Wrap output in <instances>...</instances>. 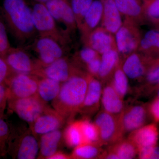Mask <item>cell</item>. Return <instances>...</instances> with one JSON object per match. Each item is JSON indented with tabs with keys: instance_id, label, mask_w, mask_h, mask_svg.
Segmentation results:
<instances>
[{
	"instance_id": "d6a6232c",
	"label": "cell",
	"mask_w": 159,
	"mask_h": 159,
	"mask_svg": "<svg viewBox=\"0 0 159 159\" xmlns=\"http://www.w3.org/2000/svg\"><path fill=\"white\" fill-rule=\"evenodd\" d=\"M100 55H101L93 49L85 46L75 54L73 61L80 68L82 69V67L84 66L85 69L86 66L89 62Z\"/></svg>"
},
{
	"instance_id": "60d3db41",
	"label": "cell",
	"mask_w": 159,
	"mask_h": 159,
	"mask_svg": "<svg viewBox=\"0 0 159 159\" xmlns=\"http://www.w3.org/2000/svg\"><path fill=\"white\" fill-rule=\"evenodd\" d=\"M148 111L152 118L156 122H159V98L157 97L151 103Z\"/></svg>"
},
{
	"instance_id": "ee69618b",
	"label": "cell",
	"mask_w": 159,
	"mask_h": 159,
	"mask_svg": "<svg viewBox=\"0 0 159 159\" xmlns=\"http://www.w3.org/2000/svg\"><path fill=\"white\" fill-rule=\"evenodd\" d=\"M37 2L43 3L45 4L47 2H48L49 0H35Z\"/></svg>"
},
{
	"instance_id": "74e56055",
	"label": "cell",
	"mask_w": 159,
	"mask_h": 159,
	"mask_svg": "<svg viewBox=\"0 0 159 159\" xmlns=\"http://www.w3.org/2000/svg\"><path fill=\"white\" fill-rule=\"evenodd\" d=\"M16 73L12 70L6 61L0 57V84H6L8 80Z\"/></svg>"
},
{
	"instance_id": "277c9868",
	"label": "cell",
	"mask_w": 159,
	"mask_h": 159,
	"mask_svg": "<svg viewBox=\"0 0 159 159\" xmlns=\"http://www.w3.org/2000/svg\"><path fill=\"white\" fill-rule=\"evenodd\" d=\"M115 34L117 49L121 60L138 51L142 36L136 23L125 18Z\"/></svg>"
},
{
	"instance_id": "1f68e13d",
	"label": "cell",
	"mask_w": 159,
	"mask_h": 159,
	"mask_svg": "<svg viewBox=\"0 0 159 159\" xmlns=\"http://www.w3.org/2000/svg\"><path fill=\"white\" fill-rule=\"evenodd\" d=\"M74 17L79 29L88 10L94 0H69Z\"/></svg>"
},
{
	"instance_id": "4dcf8cb0",
	"label": "cell",
	"mask_w": 159,
	"mask_h": 159,
	"mask_svg": "<svg viewBox=\"0 0 159 159\" xmlns=\"http://www.w3.org/2000/svg\"><path fill=\"white\" fill-rule=\"evenodd\" d=\"M84 143H96L101 145L99 131L94 122H91L88 118L79 120Z\"/></svg>"
},
{
	"instance_id": "3957f363",
	"label": "cell",
	"mask_w": 159,
	"mask_h": 159,
	"mask_svg": "<svg viewBox=\"0 0 159 159\" xmlns=\"http://www.w3.org/2000/svg\"><path fill=\"white\" fill-rule=\"evenodd\" d=\"M39 152V142L31 129L11 126L7 154L13 159H34Z\"/></svg>"
},
{
	"instance_id": "d4e9b609",
	"label": "cell",
	"mask_w": 159,
	"mask_h": 159,
	"mask_svg": "<svg viewBox=\"0 0 159 159\" xmlns=\"http://www.w3.org/2000/svg\"><path fill=\"white\" fill-rule=\"evenodd\" d=\"M62 83L47 77H40L37 95L46 104L52 102L59 94Z\"/></svg>"
},
{
	"instance_id": "4fadbf2b",
	"label": "cell",
	"mask_w": 159,
	"mask_h": 159,
	"mask_svg": "<svg viewBox=\"0 0 159 159\" xmlns=\"http://www.w3.org/2000/svg\"><path fill=\"white\" fill-rule=\"evenodd\" d=\"M82 71L73 61L63 57L43 67L40 77H47L62 83Z\"/></svg>"
},
{
	"instance_id": "ba28073f",
	"label": "cell",
	"mask_w": 159,
	"mask_h": 159,
	"mask_svg": "<svg viewBox=\"0 0 159 159\" xmlns=\"http://www.w3.org/2000/svg\"><path fill=\"white\" fill-rule=\"evenodd\" d=\"M39 77L32 74L15 73L6 84L8 89V100L36 95Z\"/></svg>"
},
{
	"instance_id": "2e32d148",
	"label": "cell",
	"mask_w": 159,
	"mask_h": 159,
	"mask_svg": "<svg viewBox=\"0 0 159 159\" xmlns=\"http://www.w3.org/2000/svg\"><path fill=\"white\" fill-rule=\"evenodd\" d=\"M113 34L102 27H98L82 40L84 46L101 55L112 49L117 50L116 38Z\"/></svg>"
},
{
	"instance_id": "f546056e",
	"label": "cell",
	"mask_w": 159,
	"mask_h": 159,
	"mask_svg": "<svg viewBox=\"0 0 159 159\" xmlns=\"http://www.w3.org/2000/svg\"><path fill=\"white\" fill-rule=\"evenodd\" d=\"M122 64L121 61L114 72L109 82L115 90L123 99L128 93L129 82L128 77L122 70Z\"/></svg>"
},
{
	"instance_id": "9c48e42d",
	"label": "cell",
	"mask_w": 159,
	"mask_h": 159,
	"mask_svg": "<svg viewBox=\"0 0 159 159\" xmlns=\"http://www.w3.org/2000/svg\"><path fill=\"white\" fill-rule=\"evenodd\" d=\"M16 73L36 75L39 77L43 66L38 60H34L25 49L11 47L4 58Z\"/></svg>"
},
{
	"instance_id": "8fae6325",
	"label": "cell",
	"mask_w": 159,
	"mask_h": 159,
	"mask_svg": "<svg viewBox=\"0 0 159 159\" xmlns=\"http://www.w3.org/2000/svg\"><path fill=\"white\" fill-rule=\"evenodd\" d=\"M156 60L140 52H134L122 61V68L126 76L133 80H141L157 63Z\"/></svg>"
},
{
	"instance_id": "ab89813d",
	"label": "cell",
	"mask_w": 159,
	"mask_h": 159,
	"mask_svg": "<svg viewBox=\"0 0 159 159\" xmlns=\"http://www.w3.org/2000/svg\"><path fill=\"white\" fill-rule=\"evenodd\" d=\"M101 55L89 62L85 67L86 72L89 75L97 78L100 68Z\"/></svg>"
},
{
	"instance_id": "f35d334b",
	"label": "cell",
	"mask_w": 159,
	"mask_h": 159,
	"mask_svg": "<svg viewBox=\"0 0 159 159\" xmlns=\"http://www.w3.org/2000/svg\"><path fill=\"white\" fill-rule=\"evenodd\" d=\"M8 89L5 84H0V117H3L8 104Z\"/></svg>"
},
{
	"instance_id": "7402d4cb",
	"label": "cell",
	"mask_w": 159,
	"mask_h": 159,
	"mask_svg": "<svg viewBox=\"0 0 159 159\" xmlns=\"http://www.w3.org/2000/svg\"><path fill=\"white\" fill-rule=\"evenodd\" d=\"M122 61L117 49H112L101 55L100 68L97 78L102 83L109 82Z\"/></svg>"
},
{
	"instance_id": "bcb514c9",
	"label": "cell",
	"mask_w": 159,
	"mask_h": 159,
	"mask_svg": "<svg viewBox=\"0 0 159 159\" xmlns=\"http://www.w3.org/2000/svg\"><path fill=\"white\" fill-rule=\"evenodd\" d=\"M139 1H143V0H139Z\"/></svg>"
},
{
	"instance_id": "d6986e66",
	"label": "cell",
	"mask_w": 159,
	"mask_h": 159,
	"mask_svg": "<svg viewBox=\"0 0 159 159\" xmlns=\"http://www.w3.org/2000/svg\"><path fill=\"white\" fill-rule=\"evenodd\" d=\"M101 104L102 110L117 117L124 111L123 99L115 90L111 83H106L102 89Z\"/></svg>"
},
{
	"instance_id": "603a6c76",
	"label": "cell",
	"mask_w": 159,
	"mask_h": 159,
	"mask_svg": "<svg viewBox=\"0 0 159 159\" xmlns=\"http://www.w3.org/2000/svg\"><path fill=\"white\" fill-rule=\"evenodd\" d=\"M103 6L101 0H94L86 13L79 29L81 38L98 27L102 19Z\"/></svg>"
},
{
	"instance_id": "7bdbcfd3",
	"label": "cell",
	"mask_w": 159,
	"mask_h": 159,
	"mask_svg": "<svg viewBox=\"0 0 159 159\" xmlns=\"http://www.w3.org/2000/svg\"><path fill=\"white\" fill-rule=\"evenodd\" d=\"M150 159H159V147L157 145L154 148Z\"/></svg>"
},
{
	"instance_id": "b9f144b4",
	"label": "cell",
	"mask_w": 159,
	"mask_h": 159,
	"mask_svg": "<svg viewBox=\"0 0 159 159\" xmlns=\"http://www.w3.org/2000/svg\"><path fill=\"white\" fill-rule=\"evenodd\" d=\"M71 159L70 155H68L62 152L58 151L49 159Z\"/></svg>"
},
{
	"instance_id": "7a4b0ae2",
	"label": "cell",
	"mask_w": 159,
	"mask_h": 159,
	"mask_svg": "<svg viewBox=\"0 0 159 159\" xmlns=\"http://www.w3.org/2000/svg\"><path fill=\"white\" fill-rule=\"evenodd\" d=\"M2 13L9 31L18 41L25 43L34 36L36 31L32 9L25 0H3Z\"/></svg>"
},
{
	"instance_id": "cb8c5ba5",
	"label": "cell",
	"mask_w": 159,
	"mask_h": 159,
	"mask_svg": "<svg viewBox=\"0 0 159 159\" xmlns=\"http://www.w3.org/2000/svg\"><path fill=\"white\" fill-rule=\"evenodd\" d=\"M122 15L139 24L145 19L139 0H114Z\"/></svg>"
},
{
	"instance_id": "8992f818",
	"label": "cell",
	"mask_w": 159,
	"mask_h": 159,
	"mask_svg": "<svg viewBox=\"0 0 159 159\" xmlns=\"http://www.w3.org/2000/svg\"><path fill=\"white\" fill-rule=\"evenodd\" d=\"M119 117L102 110L97 114L94 123L99 131L102 145H112L123 139L124 134Z\"/></svg>"
},
{
	"instance_id": "f6af8a7d",
	"label": "cell",
	"mask_w": 159,
	"mask_h": 159,
	"mask_svg": "<svg viewBox=\"0 0 159 159\" xmlns=\"http://www.w3.org/2000/svg\"><path fill=\"white\" fill-rule=\"evenodd\" d=\"M157 97H158L159 98V90L158 91V93H157Z\"/></svg>"
},
{
	"instance_id": "8d00e7d4",
	"label": "cell",
	"mask_w": 159,
	"mask_h": 159,
	"mask_svg": "<svg viewBox=\"0 0 159 159\" xmlns=\"http://www.w3.org/2000/svg\"><path fill=\"white\" fill-rule=\"evenodd\" d=\"M145 77L148 85L159 87V61L148 71Z\"/></svg>"
},
{
	"instance_id": "30bf717a",
	"label": "cell",
	"mask_w": 159,
	"mask_h": 159,
	"mask_svg": "<svg viewBox=\"0 0 159 159\" xmlns=\"http://www.w3.org/2000/svg\"><path fill=\"white\" fill-rule=\"evenodd\" d=\"M63 46L52 38L39 35L31 47L38 55L39 61L44 67L64 57Z\"/></svg>"
},
{
	"instance_id": "52a82bcc",
	"label": "cell",
	"mask_w": 159,
	"mask_h": 159,
	"mask_svg": "<svg viewBox=\"0 0 159 159\" xmlns=\"http://www.w3.org/2000/svg\"><path fill=\"white\" fill-rule=\"evenodd\" d=\"M9 108L29 126L44 110L48 104L43 102L37 94L31 97L8 100Z\"/></svg>"
},
{
	"instance_id": "5bb4252c",
	"label": "cell",
	"mask_w": 159,
	"mask_h": 159,
	"mask_svg": "<svg viewBox=\"0 0 159 159\" xmlns=\"http://www.w3.org/2000/svg\"><path fill=\"white\" fill-rule=\"evenodd\" d=\"M102 84L99 79L89 75L87 91L79 111L84 118L89 119L99 111L103 89Z\"/></svg>"
},
{
	"instance_id": "83f0119b",
	"label": "cell",
	"mask_w": 159,
	"mask_h": 159,
	"mask_svg": "<svg viewBox=\"0 0 159 159\" xmlns=\"http://www.w3.org/2000/svg\"><path fill=\"white\" fill-rule=\"evenodd\" d=\"M115 154L118 159H131L138 155L136 146L129 139H123L110 145L108 150Z\"/></svg>"
},
{
	"instance_id": "6da1fadb",
	"label": "cell",
	"mask_w": 159,
	"mask_h": 159,
	"mask_svg": "<svg viewBox=\"0 0 159 159\" xmlns=\"http://www.w3.org/2000/svg\"><path fill=\"white\" fill-rule=\"evenodd\" d=\"M89 74L82 71L61 83L59 94L51 102L53 108L65 118L72 121L79 113L85 98Z\"/></svg>"
},
{
	"instance_id": "5b68a950",
	"label": "cell",
	"mask_w": 159,
	"mask_h": 159,
	"mask_svg": "<svg viewBox=\"0 0 159 159\" xmlns=\"http://www.w3.org/2000/svg\"><path fill=\"white\" fill-rule=\"evenodd\" d=\"M32 17L34 28L40 36H46L56 40L62 46L65 36L57 28L56 20L49 12L45 4L37 2L32 9Z\"/></svg>"
},
{
	"instance_id": "7c38bea8",
	"label": "cell",
	"mask_w": 159,
	"mask_h": 159,
	"mask_svg": "<svg viewBox=\"0 0 159 159\" xmlns=\"http://www.w3.org/2000/svg\"><path fill=\"white\" fill-rule=\"evenodd\" d=\"M67 122L63 117L49 106L29 128L37 138L53 131L61 129Z\"/></svg>"
},
{
	"instance_id": "e575fe53",
	"label": "cell",
	"mask_w": 159,
	"mask_h": 159,
	"mask_svg": "<svg viewBox=\"0 0 159 159\" xmlns=\"http://www.w3.org/2000/svg\"><path fill=\"white\" fill-rule=\"evenodd\" d=\"M11 130V126L0 117V157H3L7 154L8 141Z\"/></svg>"
},
{
	"instance_id": "484cf974",
	"label": "cell",
	"mask_w": 159,
	"mask_h": 159,
	"mask_svg": "<svg viewBox=\"0 0 159 159\" xmlns=\"http://www.w3.org/2000/svg\"><path fill=\"white\" fill-rule=\"evenodd\" d=\"M138 51L154 59L152 56L159 54V31L151 30L147 31L142 37Z\"/></svg>"
},
{
	"instance_id": "f1b7e54d",
	"label": "cell",
	"mask_w": 159,
	"mask_h": 159,
	"mask_svg": "<svg viewBox=\"0 0 159 159\" xmlns=\"http://www.w3.org/2000/svg\"><path fill=\"white\" fill-rule=\"evenodd\" d=\"M64 142L71 148L84 143L79 121L70 122L63 131Z\"/></svg>"
},
{
	"instance_id": "ac0fdd59",
	"label": "cell",
	"mask_w": 159,
	"mask_h": 159,
	"mask_svg": "<svg viewBox=\"0 0 159 159\" xmlns=\"http://www.w3.org/2000/svg\"><path fill=\"white\" fill-rule=\"evenodd\" d=\"M159 131L155 123L143 125L130 133L128 137L137 149L156 146L158 140Z\"/></svg>"
},
{
	"instance_id": "9a60e30c",
	"label": "cell",
	"mask_w": 159,
	"mask_h": 159,
	"mask_svg": "<svg viewBox=\"0 0 159 159\" xmlns=\"http://www.w3.org/2000/svg\"><path fill=\"white\" fill-rule=\"evenodd\" d=\"M45 5L54 20L65 26L66 32L77 29L69 0H49Z\"/></svg>"
},
{
	"instance_id": "44dd1931",
	"label": "cell",
	"mask_w": 159,
	"mask_h": 159,
	"mask_svg": "<svg viewBox=\"0 0 159 159\" xmlns=\"http://www.w3.org/2000/svg\"><path fill=\"white\" fill-rule=\"evenodd\" d=\"M103 6L101 27L112 34H116L122 25V14L114 0H101Z\"/></svg>"
},
{
	"instance_id": "4316f807",
	"label": "cell",
	"mask_w": 159,
	"mask_h": 159,
	"mask_svg": "<svg viewBox=\"0 0 159 159\" xmlns=\"http://www.w3.org/2000/svg\"><path fill=\"white\" fill-rule=\"evenodd\" d=\"M101 146L96 143H83L74 148L70 155L71 159H100L104 152Z\"/></svg>"
},
{
	"instance_id": "ffe728a7",
	"label": "cell",
	"mask_w": 159,
	"mask_h": 159,
	"mask_svg": "<svg viewBox=\"0 0 159 159\" xmlns=\"http://www.w3.org/2000/svg\"><path fill=\"white\" fill-rule=\"evenodd\" d=\"M63 142H64L63 132L60 129L41 136L38 158L49 159L50 157L59 151Z\"/></svg>"
},
{
	"instance_id": "e0dca14e",
	"label": "cell",
	"mask_w": 159,
	"mask_h": 159,
	"mask_svg": "<svg viewBox=\"0 0 159 159\" xmlns=\"http://www.w3.org/2000/svg\"><path fill=\"white\" fill-rule=\"evenodd\" d=\"M145 107L134 104L124 108L119 119L124 134L132 132L145 125L147 119Z\"/></svg>"
},
{
	"instance_id": "836d02e7",
	"label": "cell",
	"mask_w": 159,
	"mask_h": 159,
	"mask_svg": "<svg viewBox=\"0 0 159 159\" xmlns=\"http://www.w3.org/2000/svg\"><path fill=\"white\" fill-rule=\"evenodd\" d=\"M144 16L152 23L159 24V0H143Z\"/></svg>"
},
{
	"instance_id": "d590c367",
	"label": "cell",
	"mask_w": 159,
	"mask_h": 159,
	"mask_svg": "<svg viewBox=\"0 0 159 159\" xmlns=\"http://www.w3.org/2000/svg\"><path fill=\"white\" fill-rule=\"evenodd\" d=\"M11 47L7 35L6 25L0 17V57L4 60Z\"/></svg>"
}]
</instances>
